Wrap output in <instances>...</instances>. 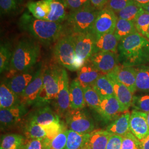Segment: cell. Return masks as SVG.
<instances>
[{"instance_id":"obj_28","label":"cell","mask_w":149,"mask_h":149,"mask_svg":"<svg viewBox=\"0 0 149 149\" xmlns=\"http://www.w3.org/2000/svg\"><path fill=\"white\" fill-rule=\"evenodd\" d=\"M27 8L34 18L46 20L50 11L49 0L29 2L27 4Z\"/></svg>"},{"instance_id":"obj_35","label":"cell","mask_w":149,"mask_h":149,"mask_svg":"<svg viewBox=\"0 0 149 149\" xmlns=\"http://www.w3.org/2000/svg\"><path fill=\"white\" fill-rule=\"evenodd\" d=\"M13 52L11 45L8 43L1 44L0 46V72L1 74L9 71L11 66V59Z\"/></svg>"},{"instance_id":"obj_45","label":"cell","mask_w":149,"mask_h":149,"mask_svg":"<svg viewBox=\"0 0 149 149\" xmlns=\"http://www.w3.org/2000/svg\"><path fill=\"white\" fill-rule=\"evenodd\" d=\"M123 136L112 134L108 140L106 149H121Z\"/></svg>"},{"instance_id":"obj_44","label":"cell","mask_w":149,"mask_h":149,"mask_svg":"<svg viewBox=\"0 0 149 149\" xmlns=\"http://www.w3.org/2000/svg\"><path fill=\"white\" fill-rule=\"evenodd\" d=\"M66 7L71 11H76L91 5L90 0H64Z\"/></svg>"},{"instance_id":"obj_25","label":"cell","mask_w":149,"mask_h":149,"mask_svg":"<svg viewBox=\"0 0 149 149\" xmlns=\"http://www.w3.org/2000/svg\"><path fill=\"white\" fill-rule=\"evenodd\" d=\"M19 97L3 82L0 86V108L7 109L21 104Z\"/></svg>"},{"instance_id":"obj_3","label":"cell","mask_w":149,"mask_h":149,"mask_svg":"<svg viewBox=\"0 0 149 149\" xmlns=\"http://www.w3.org/2000/svg\"><path fill=\"white\" fill-rule=\"evenodd\" d=\"M40 50L36 41L26 38L20 40L13 52L10 71L21 73L30 70L37 63Z\"/></svg>"},{"instance_id":"obj_22","label":"cell","mask_w":149,"mask_h":149,"mask_svg":"<svg viewBox=\"0 0 149 149\" xmlns=\"http://www.w3.org/2000/svg\"><path fill=\"white\" fill-rule=\"evenodd\" d=\"M119 40L114 32L106 34L96 39L94 54L97 52H113L118 53Z\"/></svg>"},{"instance_id":"obj_8","label":"cell","mask_w":149,"mask_h":149,"mask_svg":"<svg viewBox=\"0 0 149 149\" xmlns=\"http://www.w3.org/2000/svg\"><path fill=\"white\" fill-rule=\"evenodd\" d=\"M66 123L69 130L81 134H90L95 130V123L88 113L82 109H71L65 115Z\"/></svg>"},{"instance_id":"obj_17","label":"cell","mask_w":149,"mask_h":149,"mask_svg":"<svg viewBox=\"0 0 149 149\" xmlns=\"http://www.w3.org/2000/svg\"><path fill=\"white\" fill-rule=\"evenodd\" d=\"M38 70L36 71H27L13 74L5 84L19 97L28 85L36 77Z\"/></svg>"},{"instance_id":"obj_37","label":"cell","mask_w":149,"mask_h":149,"mask_svg":"<svg viewBox=\"0 0 149 149\" xmlns=\"http://www.w3.org/2000/svg\"><path fill=\"white\" fill-rule=\"evenodd\" d=\"M69 130H65L51 140L44 139L45 149H65L66 148Z\"/></svg>"},{"instance_id":"obj_26","label":"cell","mask_w":149,"mask_h":149,"mask_svg":"<svg viewBox=\"0 0 149 149\" xmlns=\"http://www.w3.org/2000/svg\"><path fill=\"white\" fill-rule=\"evenodd\" d=\"M25 138L17 134H6L1 136L0 149H23Z\"/></svg>"},{"instance_id":"obj_53","label":"cell","mask_w":149,"mask_h":149,"mask_svg":"<svg viewBox=\"0 0 149 149\" xmlns=\"http://www.w3.org/2000/svg\"><path fill=\"white\" fill-rule=\"evenodd\" d=\"M148 34L149 35V28H148Z\"/></svg>"},{"instance_id":"obj_24","label":"cell","mask_w":149,"mask_h":149,"mask_svg":"<svg viewBox=\"0 0 149 149\" xmlns=\"http://www.w3.org/2000/svg\"><path fill=\"white\" fill-rule=\"evenodd\" d=\"M49 7L50 11L46 20L61 23L68 19L67 7L63 0H49Z\"/></svg>"},{"instance_id":"obj_30","label":"cell","mask_w":149,"mask_h":149,"mask_svg":"<svg viewBox=\"0 0 149 149\" xmlns=\"http://www.w3.org/2000/svg\"><path fill=\"white\" fill-rule=\"evenodd\" d=\"M92 87L101 98L114 95L113 86L107 74L99 77Z\"/></svg>"},{"instance_id":"obj_21","label":"cell","mask_w":149,"mask_h":149,"mask_svg":"<svg viewBox=\"0 0 149 149\" xmlns=\"http://www.w3.org/2000/svg\"><path fill=\"white\" fill-rule=\"evenodd\" d=\"M130 117V113L128 111L123 112L107 126L106 130L111 134L124 136L130 132L129 127Z\"/></svg>"},{"instance_id":"obj_46","label":"cell","mask_w":149,"mask_h":149,"mask_svg":"<svg viewBox=\"0 0 149 149\" xmlns=\"http://www.w3.org/2000/svg\"><path fill=\"white\" fill-rule=\"evenodd\" d=\"M23 149H45L44 140H28Z\"/></svg>"},{"instance_id":"obj_32","label":"cell","mask_w":149,"mask_h":149,"mask_svg":"<svg viewBox=\"0 0 149 149\" xmlns=\"http://www.w3.org/2000/svg\"><path fill=\"white\" fill-rule=\"evenodd\" d=\"M137 32L134 22L121 18L118 19L114 34L119 42L123 38Z\"/></svg>"},{"instance_id":"obj_49","label":"cell","mask_w":149,"mask_h":149,"mask_svg":"<svg viewBox=\"0 0 149 149\" xmlns=\"http://www.w3.org/2000/svg\"><path fill=\"white\" fill-rule=\"evenodd\" d=\"M135 2L138 3L139 4L143 5L149 2V0H134Z\"/></svg>"},{"instance_id":"obj_4","label":"cell","mask_w":149,"mask_h":149,"mask_svg":"<svg viewBox=\"0 0 149 149\" xmlns=\"http://www.w3.org/2000/svg\"><path fill=\"white\" fill-rule=\"evenodd\" d=\"M61 69L56 65H51L43 69V86L34 106L38 108L45 106L55 101L59 92Z\"/></svg>"},{"instance_id":"obj_36","label":"cell","mask_w":149,"mask_h":149,"mask_svg":"<svg viewBox=\"0 0 149 149\" xmlns=\"http://www.w3.org/2000/svg\"><path fill=\"white\" fill-rule=\"evenodd\" d=\"M86 104L90 108L97 111L100 107L101 98L92 86L82 87Z\"/></svg>"},{"instance_id":"obj_20","label":"cell","mask_w":149,"mask_h":149,"mask_svg":"<svg viewBox=\"0 0 149 149\" xmlns=\"http://www.w3.org/2000/svg\"><path fill=\"white\" fill-rule=\"evenodd\" d=\"M38 124L44 127L55 122L60 121L58 114L54 112L49 106L39 107L29 116V119Z\"/></svg>"},{"instance_id":"obj_47","label":"cell","mask_w":149,"mask_h":149,"mask_svg":"<svg viewBox=\"0 0 149 149\" xmlns=\"http://www.w3.org/2000/svg\"><path fill=\"white\" fill-rule=\"evenodd\" d=\"M91 5L96 9L101 10L105 7L109 0H90Z\"/></svg>"},{"instance_id":"obj_54","label":"cell","mask_w":149,"mask_h":149,"mask_svg":"<svg viewBox=\"0 0 149 149\" xmlns=\"http://www.w3.org/2000/svg\"><path fill=\"white\" fill-rule=\"evenodd\" d=\"M63 1H64V0H63Z\"/></svg>"},{"instance_id":"obj_9","label":"cell","mask_w":149,"mask_h":149,"mask_svg":"<svg viewBox=\"0 0 149 149\" xmlns=\"http://www.w3.org/2000/svg\"><path fill=\"white\" fill-rule=\"evenodd\" d=\"M118 19L117 16L114 12L104 7L100 11L97 16L91 32L96 39L107 33L114 32Z\"/></svg>"},{"instance_id":"obj_1","label":"cell","mask_w":149,"mask_h":149,"mask_svg":"<svg viewBox=\"0 0 149 149\" xmlns=\"http://www.w3.org/2000/svg\"><path fill=\"white\" fill-rule=\"evenodd\" d=\"M119 64L137 67L149 64V40L135 32L119 41L118 46Z\"/></svg>"},{"instance_id":"obj_48","label":"cell","mask_w":149,"mask_h":149,"mask_svg":"<svg viewBox=\"0 0 149 149\" xmlns=\"http://www.w3.org/2000/svg\"><path fill=\"white\" fill-rule=\"evenodd\" d=\"M141 141V149H149V135Z\"/></svg>"},{"instance_id":"obj_43","label":"cell","mask_w":149,"mask_h":149,"mask_svg":"<svg viewBox=\"0 0 149 149\" xmlns=\"http://www.w3.org/2000/svg\"><path fill=\"white\" fill-rule=\"evenodd\" d=\"M134 0H109L105 7L117 13L130 3Z\"/></svg>"},{"instance_id":"obj_6","label":"cell","mask_w":149,"mask_h":149,"mask_svg":"<svg viewBox=\"0 0 149 149\" xmlns=\"http://www.w3.org/2000/svg\"><path fill=\"white\" fill-rule=\"evenodd\" d=\"M54 55L58 63L71 71L76 68V54L74 36L72 33L61 37L54 49Z\"/></svg>"},{"instance_id":"obj_33","label":"cell","mask_w":149,"mask_h":149,"mask_svg":"<svg viewBox=\"0 0 149 149\" xmlns=\"http://www.w3.org/2000/svg\"><path fill=\"white\" fill-rule=\"evenodd\" d=\"M24 134L28 140H44L47 136L46 132L42 126L29 120L24 128Z\"/></svg>"},{"instance_id":"obj_38","label":"cell","mask_w":149,"mask_h":149,"mask_svg":"<svg viewBox=\"0 0 149 149\" xmlns=\"http://www.w3.org/2000/svg\"><path fill=\"white\" fill-rule=\"evenodd\" d=\"M134 24L137 31L149 40L148 30L149 27V13L143 10L134 21Z\"/></svg>"},{"instance_id":"obj_40","label":"cell","mask_w":149,"mask_h":149,"mask_svg":"<svg viewBox=\"0 0 149 149\" xmlns=\"http://www.w3.org/2000/svg\"><path fill=\"white\" fill-rule=\"evenodd\" d=\"M43 127L47 133L46 139L49 140H52L59 134L66 130L64 124L61 121L52 123L50 124Z\"/></svg>"},{"instance_id":"obj_34","label":"cell","mask_w":149,"mask_h":149,"mask_svg":"<svg viewBox=\"0 0 149 149\" xmlns=\"http://www.w3.org/2000/svg\"><path fill=\"white\" fill-rule=\"evenodd\" d=\"M143 10V8L141 5L133 1L122 10L116 13L118 18L134 22L139 14Z\"/></svg>"},{"instance_id":"obj_18","label":"cell","mask_w":149,"mask_h":149,"mask_svg":"<svg viewBox=\"0 0 149 149\" xmlns=\"http://www.w3.org/2000/svg\"><path fill=\"white\" fill-rule=\"evenodd\" d=\"M112 72L117 79L127 86L133 95L136 92L135 67L126 66L119 64Z\"/></svg>"},{"instance_id":"obj_19","label":"cell","mask_w":149,"mask_h":149,"mask_svg":"<svg viewBox=\"0 0 149 149\" xmlns=\"http://www.w3.org/2000/svg\"><path fill=\"white\" fill-rule=\"evenodd\" d=\"M103 74L93 66L90 60H88L77 70L76 79L82 87L92 86L98 78Z\"/></svg>"},{"instance_id":"obj_10","label":"cell","mask_w":149,"mask_h":149,"mask_svg":"<svg viewBox=\"0 0 149 149\" xmlns=\"http://www.w3.org/2000/svg\"><path fill=\"white\" fill-rule=\"evenodd\" d=\"M54 103L56 112L60 115H65L70 109L69 77L66 71L63 68L59 77V92Z\"/></svg>"},{"instance_id":"obj_31","label":"cell","mask_w":149,"mask_h":149,"mask_svg":"<svg viewBox=\"0 0 149 149\" xmlns=\"http://www.w3.org/2000/svg\"><path fill=\"white\" fill-rule=\"evenodd\" d=\"M90 134H81L69 130L65 149H81L87 143Z\"/></svg>"},{"instance_id":"obj_2","label":"cell","mask_w":149,"mask_h":149,"mask_svg":"<svg viewBox=\"0 0 149 149\" xmlns=\"http://www.w3.org/2000/svg\"><path fill=\"white\" fill-rule=\"evenodd\" d=\"M19 23V26L24 31L46 45L59 39L64 33V27L61 23L37 19L28 13L22 15Z\"/></svg>"},{"instance_id":"obj_50","label":"cell","mask_w":149,"mask_h":149,"mask_svg":"<svg viewBox=\"0 0 149 149\" xmlns=\"http://www.w3.org/2000/svg\"><path fill=\"white\" fill-rule=\"evenodd\" d=\"M141 6L144 10L149 13V2L148 3L145 4V5H141Z\"/></svg>"},{"instance_id":"obj_41","label":"cell","mask_w":149,"mask_h":149,"mask_svg":"<svg viewBox=\"0 0 149 149\" xmlns=\"http://www.w3.org/2000/svg\"><path fill=\"white\" fill-rule=\"evenodd\" d=\"M121 149H141V141L129 132L123 136Z\"/></svg>"},{"instance_id":"obj_16","label":"cell","mask_w":149,"mask_h":149,"mask_svg":"<svg viewBox=\"0 0 149 149\" xmlns=\"http://www.w3.org/2000/svg\"><path fill=\"white\" fill-rule=\"evenodd\" d=\"M107 74L113 86L114 96L120 103L123 111H128L129 108L132 107L133 94L127 86L117 79L112 72Z\"/></svg>"},{"instance_id":"obj_23","label":"cell","mask_w":149,"mask_h":149,"mask_svg":"<svg viewBox=\"0 0 149 149\" xmlns=\"http://www.w3.org/2000/svg\"><path fill=\"white\" fill-rule=\"evenodd\" d=\"M70 102L71 109H82L86 104L84 89L76 79L70 85Z\"/></svg>"},{"instance_id":"obj_39","label":"cell","mask_w":149,"mask_h":149,"mask_svg":"<svg viewBox=\"0 0 149 149\" xmlns=\"http://www.w3.org/2000/svg\"><path fill=\"white\" fill-rule=\"evenodd\" d=\"M132 107L134 109L148 113L149 112V93L134 95Z\"/></svg>"},{"instance_id":"obj_29","label":"cell","mask_w":149,"mask_h":149,"mask_svg":"<svg viewBox=\"0 0 149 149\" xmlns=\"http://www.w3.org/2000/svg\"><path fill=\"white\" fill-rule=\"evenodd\" d=\"M136 91L149 93V65L135 67Z\"/></svg>"},{"instance_id":"obj_12","label":"cell","mask_w":149,"mask_h":149,"mask_svg":"<svg viewBox=\"0 0 149 149\" xmlns=\"http://www.w3.org/2000/svg\"><path fill=\"white\" fill-rule=\"evenodd\" d=\"M96 112L104 122L108 123L113 121L120 113L124 112L120 103L114 95L102 98L100 107Z\"/></svg>"},{"instance_id":"obj_52","label":"cell","mask_w":149,"mask_h":149,"mask_svg":"<svg viewBox=\"0 0 149 149\" xmlns=\"http://www.w3.org/2000/svg\"><path fill=\"white\" fill-rule=\"evenodd\" d=\"M147 122H148V125L149 128V112L147 113Z\"/></svg>"},{"instance_id":"obj_14","label":"cell","mask_w":149,"mask_h":149,"mask_svg":"<svg viewBox=\"0 0 149 149\" xmlns=\"http://www.w3.org/2000/svg\"><path fill=\"white\" fill-rule=\"evenodd\" d=\"M129 127L130 132L140 141L143 140L149 135L147 113L133 109L130 113Z\"/></svg>"},{"instance_id":"obj_7","label":"cell","mask_w":149,"mask_h":149,"mask_svg":"<svg viewBox=\"0 0 149 149\" xmlns=\"http://www.w3.org/2000/svg\"><path fill=\"white\" fill-rule=\"evenodd\" d=\"M72 34L74 39L76 57L75 66L77 71L94 54L96 38L91 32Z\"/></svg>"},{"instance_id":"obj_15","label":"cell","mask_w":149,"mask_h":149,"mask_svg":"<svg viewBox=\"0 0 149 149\" xmlns=\"http://www.w3.org/2000/svg\"><path fill=\"white\" fill-rule=\"evenodd\" d=\"M28 112L27 106L21 104L10 108L0 109L1 129H5L15 125Z\"/></svg>"},{"instance_id":"obj_27","label":"cell","mask_w":149,"mask_h":149,"mask_svg":"<svg viewBox=\"0 0 149 149\" xmlns=\"http://www.w3.org/2000/svg\"><path fill=\"white\" fill-rule=\"evenodd\" d=\"M111 135L106 130H95L90 134L88 144L91 149H106Z\"/></svg>"},{"instance_id":"obj_5","label":"cell","mask_w":149,"mask_h":149,"mask_svg":"<svg viewBox=\"0 0 149 149\" xmlns=\"http://www.w3.org/2000/svg\"><path fill=\"white\" fill-rule=\"evenodd\" d=\"M100 10L91 5L76 11H72L69 15L67 21L71 33H85L91 32Z\"/></svg>"},{"instance_id":"obj_51","label":"cell","mask_w":149,"mask_h":149,"mask_svg":"<svg viewBox=\"0 0 149 149\" xmlns=\"http://www.w3.org/2000/svg\"><path fill=\"white\" fill-rule=\"evenodd\" d=\"M81 149H91L90 147V146H89V145L88 144V142H87V143Z\"/></svg>"},{"instance_id":"obj_13","label":"cell","mask_w":149,"mask_h":149,"mask_svg":"<svg viewBox=\"0 0 149 149\" xmlns=\"http://www.w3.org/2000/svg\"><path fill=\"white\" fill-rule=\"evenodd\" d=\"M43 69L40 68L37 76L28 85L19 97L22 104L26 106L34 105L43 86Z\"/></svg>"},{"instance_id":"obj_11","label":"cell","mask_w":149,"mask_h":149,"mask_svg":"<svg viewBox=\"0 0 149 149\" xmlns=\"http://www.w3.org/2000/svg\"><path fill=\"white\" fill-rule=\"evenodd\" d=\"M89 60L96 69L103 74L112 72L119 64L118 53L110 52L93 54Z\"/></svg>"},{"instance_id":"obj_42","label":"cell","mask_w":149,"mask_h":149,"mask_svg":"<svg viewBox=\"0 0 149 149\" xmlns=\"http://www.w3.org/2000/svg\"><path fill=\"white\" fill-rule=\"evenodd\" d=\"M23 0H0L1 14H8L15 11L21 5Z\"/></svg>"}]
</instances>
